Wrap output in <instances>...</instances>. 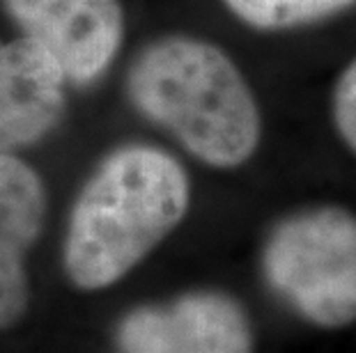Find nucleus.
I'll return each mask as SVG.
<instances>
[{
	"label": "nucleus",
	"mask_w": 356,
	"mask_h": 353,
	"mask_svg": "<svg viewBox=\"0 0 356 353\" xmlns=\"http://www.w3.org/2000/svg\"><path fill=\"white\" fill-rule=\"evenodd\" d=\"M191 184L175 156L152 145L106 154L67 221L63 264L79 289H104L138 266L184 221Z\"/></svg>",
	"instance_id": "obj_1"
},
{
	"label": "nucleus",
	"mask_w": 356,
	"mask_h": 353,
	"mask_svg": "<svg viewBox=\"0 0 356 353\" xmlns=\"http://www.w3.org/2000/svg\"><path fill=\"white\" fill-rule=\"evenodd\" d=\"M124 92L138 115L211 168H237L260 145L262 117L244 74L207 40L149 42L129 64Z\"/></svg>",
	"instance_id": "obj_2"
},
{
	"label": "nucleus",
	"mask_w": 356,
	"mask_h": 353,
	"mask_svg": "<svg viewBox=\"0 0 356 353\" xmlns=\"http://www.w3.org/2000/svg\"><path fill=\"white\" fill-rule=\"evenodd\" d=\"M262 275L301 319L322 328L356 321V216L343 207L301 209L262 246Z\"/></svg>",
	"instance_id": "obj_3"
},
{
	"label": "nucleus",
	"mask_w": 356,
	"mask_h": 353,
	"mask_svg": "<svg viewBox=\"0 0 356 353\" xmlns=\"http://www.w3.org/2000/svg\"><path fill=\"white\" fill-rule=\"evenodd\" d=\"M115 344L120 353H253V328L237 298L195 289L124 312Z\"/></svg>",
	"instance_id": "obj_4"
},
{
	"label": "nucleus",
	"mask_w": 356,
	"mask_h": 353,
	"mask_svg": "<svg viewBox=\"0 0 356 353\" xmlns=\"http://www.w3.org/2000/svg\"><path fill=\"white\" fill-rule=\"evenodd\" d=\"M5 14L56 60L67 83L102 78L122 49V0H0Z\"/></svg>",
	"instance_id": "obj_5"
},
{
	"label": "nucleus",
	"mask_w": 356,
	"mask_h": 353,
	"mask_svg": "<svg viewBox=\"0 0 356 353\" xmlns=\"http://www.w3.org/2000/svg\"><path fill=\"white\" fill-rule=\"evenodd\" d=\"M67 78L26 37L0 42V156L47 138L67 108Z\"/></svg>",
	"instance_id": "obj_6"
},
{
	"label": "nucleus",
	"mask_w": 356,
	"mask_h": 353,
	"mask_svg": "<svg viewBox=\"0 0 356 353\" xmlns=\"http://www.w3.org/2000/svg\"><path fill=\"white\" fill-rule=\"evenodd\" d=\"M47 186L14 154L0 156V330L12 328L30 303L26 255L47 221Z\"/></svg>",
	"instance_id": "obj_7"
},
{
	"label": "nucleus",
	"mask_w": 356,
	"mask_h": 353,
	"mask_svg": "<svg viewBox=\"0 0 356 353\" xmlns=\"http://www.w3.org/2000/svg\"><path fill=\"white\" fill-rule=\"evenodd\" d=\"M241 24L257 30H287L345 12L356 0H223Z\"/></svg>",
	"instance_id": "obj_8"
},
{
	"label": "nucleus",
	"mask_w": 356,
	"mask_h": 353,
	"mask_svg": "<svg viewBox=\"0 0 356 353\" xmlns=\"http://www.w3.org/2000/svg\"><path fill=\"white\" fill-rule=\"evenodd\" d=\"M333 122L347 147L356 154V60L333 87Z\"/></svg>",
	"instance_id": "obj_9"
}]
</instances>
